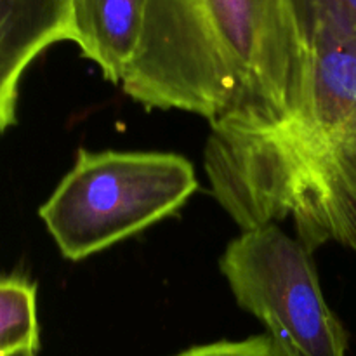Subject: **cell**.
Instances as JSON below:
<instances>
[{"label": "cell", "instance_id": "30bf717a", "mask_svg": "<svg viewBox=\"0 0 356 356\" xmlns=\"http://www.w3.org/2000/svg\"><path fill=\"white\" fill-rule=\"evenodd\" d=\"M7 356H38V351H33V350H19L16 351V353H10Z\"/></svg>", "mask_w": 356, "mask_h": 356}, {"label": "cell", "instance_id": "8992f818", "mask_svg": "<svg viewBox=\"0 0 356 356\" xmlns=\"http://www.w3.org/2000/svg\"><path fill=\"white\" fill-rule=\"evenodd\" d=\"M72 42L99 66L104 79L120 83L145 24V0H70Z\"/></svg>", "mask_w": 356, "mask_h": 356}, {"label": "cell", "instance_id": "7a4b0ae2", "mask_svg": "<svg viewBox=\"0 0 356 356\" xmlns=\"http://www.w3.org/2000/svg\"><path fill=\"white\" fill-rule=\"evenodd\" d=\"M305 45L289 0H145V24L122 90L148 110L247 132L284 120Z\"/></svg>", "mask_w": 356, "mask_h": 356}, {"label": "cell", "instance_id": "5b68a950", "mask_svg": "<svg viewBox=\"0 0 356 356\" xmlns=\"http://www.w3.org/2000/svg\"><path fill=\"white\" fill-rule=\"evenodd\" d=\"M72 42L70 0H0V134L16 124L19 83L51 45Z\"/></svg>", "mask_w": 356, "mask_h": 356}, {"label": "cell", "instance_id": "3957f363", "mask_svg": "<svg viewBox=\"0 0 356 356\" xmlns=\"http://www.w3.org/2000/svg\"><path fill=\"white\" fill-rule=\"evenodd\" d=\"M197 190L193 163L176 153L79 149L38 216L63 257L80 261L176 214Z\"/></svg>", "mask_w": 356, "mask_h": 356}, {"label": "cell", "instance_id": "52a82bcc", "mask_svg": "<svg viewBox=\"0 0 356 356\" xmlns=\"http://www.w3.org/2000/svg\"><path fill=\"white\" fill-rule=\"evenodd\" d=\"M40 350L37 285L26 277H0V356Z\"/></svg>", "mask_w": 356, "mask_h": 356}, {"label": "cell", "instance_id": "6da1fadb", "mask_svg": "<svg viewBox=\"0 0 356 356\" xmlns=\"http://www.w3.org/2000/svg\"><path fill=\"white\" fill-rule=\"evenodd\" d=\"M211 191L242 232L291 218L315 252H356V38L305 44L301 83L287 117L259 131H211Z\"/></svg>", "mask_w": 356, "mask_h": 356}, {"label": "cell", "instance_id": "ba28073f", "mask_svg": "<svg viewBox=\"0 0 356 356\" xmlns=\"http://www.w3.org/2000/svg\"><path fill=\"white\" fill-rule=\"evenodd\" d=\"M302 45L322 35L356 38V0H289Z\"/></svg>", "mask_w": 356, "mask_h": 356}, {"label": "cell", "instance_id": "9c48e42d", "mask_svg": "<svg viewBox=\"0 0 356 356\" xmlns=\"http://www.w3.org/2000/svg\"><path fill=\"white\" fill-rule=\"evenodd\" d=\"M176 356H282L268 334L243 341H219V343L195 346Z\"/></svg>", "mask_w": 356, "mask_h": 356}, {"label": "cell", "instance_id": "277c9868", "mask_svg": "<svg viewBox=\"0 0 356 356\" xmlns=\"http://www.w3.org/2000/svg\"><path fill=\"white\" fill-rule=\"evenodd\" d=\"M219 268L282 356H346L348 334L323 298L312 252L277 222L236 236Z\"/></svg>", "mask_w": 356, "mask_h": 356}]
</instances>
